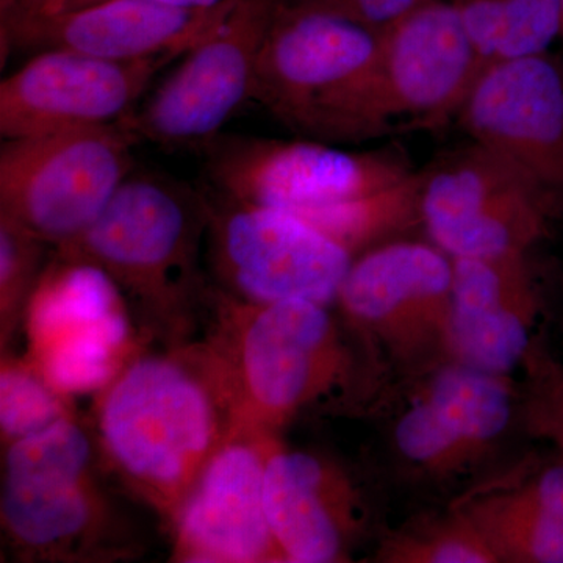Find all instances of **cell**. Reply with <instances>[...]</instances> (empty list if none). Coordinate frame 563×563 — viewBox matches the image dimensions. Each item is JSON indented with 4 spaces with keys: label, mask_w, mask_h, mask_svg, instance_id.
Listing matches in <instances>:
<instances>
[{
    "label": "cell",
    "mask_w": 563,
    "mask_h": 563,
    "mask_svg": "<svg viewBox=\"0 0 563 563\" xmlns=\"http://www.w3.org/2000/svg\"><path fill=\"white\" fill-rule=\"evenodd\" d=\"M141 347L98 393L96 450L169 526L218 450L239 432L235 395L207 336Z\"/></svg>",
    "instance_id": "1"
},
{
    "label": "cell",
    "mask_w": 563,
    "mask_h": 563,
    "mask_svg": "<svg viewBox=\"0 0 563 563\" xmlns=\"http://www.w3.org/2000/svg\"><path fill=\"white\" fill-rule=\"evenodd\" d=\"M220 352L235 395L239 432L279 439L299 415L346 398L358 358L328 306L302 299L254 303L207 288Z\"/></svg>",
    "instance_id": "2"
},
{
    "label": "cell",
    "mask_w": 563,
    "mask_h": 563,
    "mask_svg": "<svg viewBox=\"0 0 563 563\" xmlns=\"http://www.w3.org/2000/svg\"><path fill=\"white\" fill-rule=\"evenodd\" d=\"M207 229L206 191L133 168L90 228L58 252L106 273L131 312L135 306L141 332L177 339L206 298L199 254Z\"/></svg>",
    "instance_id": "3"
},
{
    "label": "cell",
    "mask_w": 563,
    "mask_h": 563,
    "mask_svg": "<svg viewBox=\"0 0 563 563\" xmlns=\"http://www.w3.org/2000/svg\"><path fill=\"white\" fill-rule=\"evenodd\" d=\"M252 101L301 139L342 144L384 135L379 33L309 3L280 0Z\"/></svg>",
    "instance_id": "4"
},
{
    "label": "cell",
    "mask_w": 563,
    "mask_h": 563,
    "mask_svg": "<svg viewBox=\"0 0 563 563\" xmlns=\"http://www.w3.org/2000/svg\"><path fill=\"white\" fill-rule=\"evenodd\" d=\"M95 437L74 417L7 444L0 518L29 561L121 558L113 507L95 479Z\"/></svg>",
    "instance_id": "5"
},
{
    "label": "cell",
    "mask_w": 563,
    "mask_h": 563,
    "mask_svg": "<svg viewBox=\"0 0 563 563\" xmlns=\"http://www.w3.org/2000/svg\"><path fill=\"white\" fill-rule=\"evenodd\" d=\"M133 135L122 122L3 140L0 217L49 244L76 240L135 168Z\"/></svg>",
    "instance_id": "6"
},
{
    "label": "cell",
    "mask_w": 563,
    "mask_h": 563,
    "mask_svg": "<svg viewBox=\"0 0 563 563\" xmlns=\"http://www.w3.org/2000/svg\"><path fill=\"white\" fill-rule=\"evenodd\" d=\"M206 250L218 290L239 301H336L354 257L290 211L255 206L206 187Z\"/></svg>",
    "instance_id": "7"
},
{
    "label": "cell",
    "mask_w": 563,
    "mask_h": 563,
    "mask_svg": "<svg viewBox=\"0 0 563 563\" xmlns=\"http://www.w3.org/2000/svg\"><path fill=\"white\" fill-rule=\"evenodd\" d=\"M280 0H232L217 24L184 54L179 68L121 121L139 141L199 150L221 135L246 101Z\"/></svg>",
    "instance_id": "8"
},
{
    "label": "cell",
    "mask_w": 563,
    "mask_h": 563,
    "mask_svg": "<svg viewBox=\"0 0 563 563\" xmlns=\"http://www.w3.org/2000/svg\"><path fill=\"white\" fill-rule=\"evenodd\" d=\"M202 152L207 187L290 213L362 198L413 174L396 152H350L307 139L220 135Z\"/></svg>",
    "instance_id": "9"
},
{
    "label": "cell",
    "mask_w": 563,
    "mask_h": 563,
    "mask_svg": "<svg viewBox=\"0 0 563 563\" xmlns=\"http://www.w3.org/2000/svg\"><path fill=\"white\" fill-rule=\"evenodd\" d=\"M335 302L393 362H450L453 258L439 247L396 242L366 251L352 262Z\"/></svg>",
    "instance_id": "10"
},
{
    "label": "cell",
    "mask_w": 563,
    "mask_h": 563,
    "mask_svg": "<svg viewBox=\"0 0 563 563\" xmlns=\"http://www.w3.org/2000/svg\"><path fill=\"white\" fill-rule=\"evenodd\" d=\"M68 265L65 276L40 282L22 324L24 357L73 398L102 391L144 342L117 284L95 266Z\"/></svg>",
    "instance_id": "11"
},
{
    "label": "cell",
    "mask_w": 563,
    "mask_h": 563,
    "mask_svg": "<svg viewBox=\"0 0 563 563\" xmlns=\"http://www.w3.org/2000/svg\"><path fill=\"white\" fill-rule=\"evenodd\" d=\"M558 213L520 169L476 141L422 174V225L451 258L526 254Z\"/></svg>",
    "instance_id": "12"
},
{
    "label": "cell",
    "mask_w": 563,
    "mask_h": 563,
    "mask_svg": "<svg viewBox=\"0 0 563 563\" xmlns=\"http://www.w3.org/2000/svg\"><path fill=\"white\" fill-rule=\"evenodd\" d=\"M176 58L113 62L73 51L36 52L0 84V135L24 139L118 124Z\"/></svg>",
    "instance_id": "13"
},
{
    "label": "cell",
    "mask_w": 563,
    "mask_h": 563,
    "mask_svg": "<svg viewBox=\"0 0 563 563\" xmlns=\"http://www.w3.org/2000/svg\"><path fill=\"white\" fill-rule=\"evenodd\" d=\"M473 141L501 155L563 210V63L543 54L496 63L459 107Z\"/></svg>",
    "instance_id": "14"
},
{
    "label": "cell",
    "mask_w": 563,
    "mask_h": 563,
    "mask_svg": "<svg viewBox=\"0 0 563 563\" xmlns=\"http://www.w3.org/2000/svg\"><path fill=\"white\" fill-rule=\"evenodd\" d=\"M277 440L236 432L222 444L169 526L174 561L287 562L265 507L266 462Z\"/></svg>",
    "instance_id": "15"
},
{
    "label": "cell",
    "mask_w": 563,
    "mask_h": 563,
    "mask_svg": "<svg viewBox=\"0 0 563 563\" xmlns=\"http://www.w3.org/2000/svg\"><path fill=\"white\" fill-rule=\"evenodd\" d=\"M187 9L162 0H92L69 9L2 14L3 49L79 52L113 62L184 57L231 5Z\"/></svg>",
    "instance_id": "16"
},
{
    "label": "cell",
    "mask_w": 563,
    "mask_h": 563,
    "mask_svg": "<svg viewBox=\"0 0 563 563\" xmlns=\"http://www.w3.org/2000/svg\"><path fill=\"white\" fill-rule=\"evenodd\" d=\"M377 33L388 131L457 113L476 79V54L453 3L422 0Z\"/></svg>",
    "instance_id": "17"
},
{
    "label": "cell",
    "mask_w": 563,
    "mask_h": 563,
    "mask_svg": "<svg viewBox=\"0 0 563 563\" xmlns=\"http://www.w3.org/2000/svg\"><path fill=\"white\" fill-rule=\"evenodd\" d=\"M265 507L287 562H346L365 529L362 493L346 470L279 440L266 462Z\"/></svg>",
    "instance_id": "18"
},
{
    "label": "cell",
    "mask_w": 563,
    "mask_h": 563,
    "mask_svg": "<svg viewBox=\"0 0 563 563\" xmlns=\"http://www.w3.org/2000/svg\"><path fill=\"white\" fill-rule=\"evenodd\" d=\"M512 415L507 377L444 362L399 417L395 444L418 468L457 473L503 435Z\"/></svg>",
    "instance_id": "19"
},
{
    "label": "cell",
    "mask_w": 563,
    "mask_h": 563,
    "mask_svg": "<svg viewBox=\"0 0 563 563\" xmlns=\"http://www.w3.org/2000/svg\"><path fill=\"white\" fill-rule=\"evenodd\" d=\"M542 309L526 254L453 258L450 362L507 377L536 344Z\"/></svg>",
    "instance_id": "20"
},
{
    "label": "cell",
    "mask_w": 563,
    "mask_h": 563,
    "mask_svg": "<svg viewBox=\"0 0 563 563\" xmlns=\"http://www.w3.org/2000/svg\"><path fill=\"white\" fill-rule=\"evenodd\" d=\"M498 562L563 563V461L459 503Z\"/></svg>",
    "instance_id": "21"
},
{
    "label": "cell",
    "mask_w": 563,
    "mask_h": 563,
    "mask_svg": "<svg viewBox=\"0 0 563 563\" xmlns=\"http://www.w3.org/2000/svg\"><path fill=\"white\" fill-rule=\"evenodd\" d=\"M421 184L422 174L413 173L385 190L292 214L325 233L355 258L421 222Z\"/></svg>",
    "instance_id": "22"
},
{
    "label": "cell",
    "mask_w": 563,
    "mask_h": 563,
    "mask_svg": "<svg viewBox=\"0 0 563 563\" xmlns=\"http://www.w3.org/2000/svg\"><path fill=\"white\" fill-rule=\"evenodd\" d=\"M387 563H496L484 537L457 509L393 533L377 553Z\"/></svg>",
    "instance_id": "23"
},
{
    "label": "cell",
    "mask_w": 563,
    "mask_h": 563,
    "mask_svg": "<svg viewBox=\"0 0 563 563\" xmlns=\"http://www.w3.org/2000/svg\"><path fill=\"white\" fill-rule=\"evenodd\" d=\"M69 417H74L69 398L55 390L27 358L3 357L0 372V431L5 446Z\"/></svg>",
    "instance_id": "24"
},
{
    "label": "cell",
    "mask_w": 563,
    "mask_h": 563,
    "mask_svg": "<svg viewBox=\"0 0 563 563\" xmlns=\"http://www.w3.org/2000/svg\"><path fill=\"white\" fill-rule=\"evenodd\" d=\"M46 242L9 218L0 217V318L2 343L24 320L33 292L40 285Z\"/></svg>",
    "instance_id": "25"
},
{
    "label": "cell",
    "mask_w": 563,
    "mask_h": 563,
    "mask_svg": "<svg viewBox=\"0 0 563 563\" xmlns=\"http://www.w3.org/2000/svg\"><path fill=\"white\" fill-rule=\"evenodd\" d=\"M528 384L521 404L526 432L542 440L563 461V357L536 342L525 362Z\"/></svg>",
    "instance_id": "26"
},
{
    "label": "cell",
    "mask_w": 563,
    "mask_h": 563,
    "mask_svg": "<svg viewBox=\"0 0 563 563\" xmlns=\"http://www.w3.org/2000/svg\"><path fill=\"white\" fill-rule=\"evenodd\" d=\"M558 36H561V0H507L503 38L490 66L543 54Z\"/></svg>",
    "instance_id": "27"
},
{
    "label": "cell",
    "mask_w": 563,
    "mask_h": 563,
    "mask_svg": "<svg viewBox=\"0 0 563 563\" xmlns=\"http://www.w3.org/2000/svg\"><path fill=\"white\" fill-rule=\"evenodd\" d=\"M476 54V81L492 65L506 24L507 0H451Z\"/></svg>",
    "instance_id": "28"
},
{
    "label": "cell",
    "mask_w": 563,
    "mask_h": 563,
    "mask_svg": "<svg viewBox=\"0 0 563 563\" xmlns=\"http://www.w3.org/2000/svg\"><path fill=\"white\" fill-rule=\"evenodd\" d=\"M299 2L340 14L373 31H380L385 25L412 10L422 0H299Z\"/></svg>",
    "instance_id": "29"
},
{
    "label": "cell",
    "mask_w": 563,
    "mask_h": 563,
    "mask_svg": "<svg viewBox=\"0 0 563 563\" xmlns=\"http://www.w3.org/2000/svg\"><path fill=\"white\" fill-rule=\"evenodd\" d=\"M92 2V0H74L69 7L80 5V3ZM162 2L173 3V5L187 7V9H211L220 5L225 0H162ZM66 7V9H69ZM65 10V9H63Z\"/></svg>",
    "instance_id": "30"
},
{
    "label": "cell",
    "mask_w": 563,
    "mask_h": 563,
    "mask_svg": "<svg viewBox=\"0 0 563 563\" xmlns=\"http://www.w3.org/2000/svg\"><path fill=\"white\" fill-rule=\"evenodd\" d=\"M73 2L74 0H44L43 5H41L38 10L32 11H43V13H55V11L66 9V7H69Z\"/></svg>",
    "instance_id": "31"
},
{
    "label": "cell",
    "mask_w": 563,
    "mask_h": 563,
    "mask_svg": "<svg viewBox=\"0 0 563 563\" xmlns=\"http://www.w3.org/2000/svg\"><path fill=\"white\" fill-rule=\"evenodd\" d=\"M561 36L563 38V0H561Z\"/></svg>",
    "instance_id": "32"
}]
</instances>
